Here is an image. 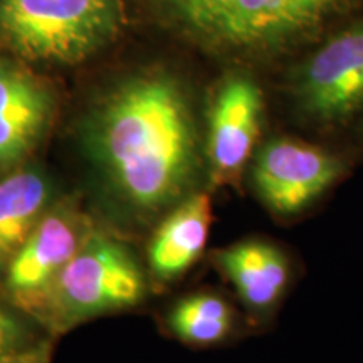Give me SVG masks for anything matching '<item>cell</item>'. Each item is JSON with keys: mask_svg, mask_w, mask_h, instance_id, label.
<instances>
[{"mask_svg": "<svg viewBox=\"0 0 363 363\" xmlns=\"http://www.w3.org/2000/svg\"><path fill=\"white\" fill-rule=\"evenodd\" d=\"M84 147L121 206L140 217L160 214L184 201L199 170L187 91L165 71L130 76L91 111Z\"/></svg>", "mask_w": 363, "mask_h": 363, "instance_id": "1", "label": "cell"}, {"mask_svg": "<svg viewBox=\"0 0 363 363\" xmlns=\"http://www.w3.org/2000/svg\"><path fill=\"white\" fill-rule=\"evenodd\" d=\"M185 34L214 49L272 52L308 38L353 0H155Z\"/></svg>", "mask_w": 363, "mask_h": 363, "instance_id": "2", "label": "cell"}, {"mask_svg": "<svg viewBox=\"0 0 363 363\" xmlns=\"http://www.w3.org/2000/svg\"><path fill=\"white\" fill-rule=\"evenodd\" d=\"M120 26V0H0V40L30 61L81 62Z\"/></svg>", "mask_w": 363, "mask_h": 363, "instance_id": "3", "label": "cell"}, {"mask_svg": "<svg viewBox=\"0 0 363 363\" xmlns=\"http://www.w3.org/2000/svg\"><path fill=\"white\" fill-rule=\"evenodd\" d=\"M142 271L118 240L89 230L78 252L49 286L35 310L48 313L45 323L65 331L104 313L142 301Z\"/></svg>", "mask_w": 363, "mask_h": 363, "instance_id": "4", "label": "cell"}, {"mask_svg": "<svg viewBox=\"0 0 363 363\" xmlns=\"http://www.w3.org/2000/svg\"><path fill=\"white\" fill-rule=\"evenodd\" d=\"M294 96L318 121H337L363 104V21L343 30L310 59L294 78Z\"/></svg>", "mask_w": 363, "mask_h": 363, "instance_id": "5", "label": "cell"}, {"mask_svg": "<svg viewBox=\"0 0 363 363\" xmlns=\"http://www.w3.org/2000/svg\"><path fill=\"white\" fill-rule=\"evenodd\" d=\"M340 162L298 140H272L257 155L252 179L261 201L279 216L301 212L337 180Z\"/></svg>", "mask_w": 363, "mask_h": 363, "instance_id": "6", "label": "cell"}, {"mask_svg": "<svg viewBox=\"0 0 363 363\" xmlns=\"http://www.w3.org/2000/svg\"><path fill=\"white\" fill-rule=\"evenodd\" d=\"M89 229L74 208H48L6 269V288L27 308L39 305L49 286L72 259Z\"/></svg>", "mask_w": 363, "mask_h": 363, "instance_id": "7", "label": "cell"}, {"mask_svg": "<svg viewBox=\"0 0 363 363\" xmlns=\"http://www.w3.org/2000/svg\"><path fill=\"white\" fill-rule=\"evenodd\" d=\"M262 93L244 74L229 76L208 113L207 157L212 177L229 182L242 170L261 131Z\"/></svg>", "mask_w": 363, "mask_h": 363, "instance_id": "8", "label": "cell"}, {"mask_svg": "<svg viewBox=\"0 0 363 363\" xmlns=\"http://www.w3.org/2000/svg\"><path fill=\"white\" fill-rule=\"evenodd\" d=\"M52 93L38 76L0 57V174L35 148L52 116Z\"/></svg>", "mask_w": 363, "mask_h": 363, "instance_id": "9", "label": "cell"}, {"mask_svg": "<svg viewBox=\"0 0 363 363\" xmlns=\"http://www.w3.org/2000/svg\"><path fill=\"white\" fill-rule=\"evenodd\" d=\"M212 224L207 194L185 197L158 227L150 244V266L160 279H174L197 261L206 247Z\"/></svg>", "mask_w": 363, "mask_h": 363, "instance_id": "10", "label": "cell"}, {"mask_svg": "<svg viewBox=\"0 0 363 363\" xmlns=\"http://www.w3.org/2000/svg\"><path fill=\"white\" fill-rule=\"evenodd\" d=\"M225 272L244 303L254 310H264L278 301L288 283L284 254L271 244L246 240L217 254Z\"/></svg>", "mask_w": 363, "mask_h": 363, "instance_id": "11", "label": "cell"}, {"mask_svg": "<svg viewBox=\"0 0 363 363\" xmlns=\"http://www.w3.org/2000/svg\"><path fill=\"white\" fill-rule=\"evenodd\" d=\"M51 187L43 172L21 169L0 180V276L49 208Z\"/></svg>", "mask_w": 363, "mask_h": 363, "instance_id": "12", "label": "cell"}, {"mask_svg": "<svg viewBox=\"0 0 363 363\" xmlns=\"http://www.w3.org/2000/svg\"><path fill=\"white\" fill-rule=\"evenodd\" d=\"M169 326L182 342L214 345L233 330V311L216 294H194L177 305L169 316Z\"/></svg>", "mask_w": 363, "mask_h": 363, "instance_id": "13", "label": "cell"}, {"mask_svg": "<svg viewBox=\"0 0 363 363\" xmlns=\"http://www.w3.org/2000/svg\"><path fill=\"white\" fill-rule=\"evenodd\" d=\"M35 343L39 342L24 318L16 315L11 308L0 301V358L19 353Z\"/></svg>", "mask_w": 363, "mask_h": 363, "instance_id": "14", "label": "cell"}, {"mask_svg": "<svg viewBox=\"0 0 363 363\" xmlns=\"http://www.w3.org/2000/svg\"><path fill=\"white\" fill-rule=\"evenodd\" d=\"M0 363H51V345L39 342L19 353L0 358Z\"/></svg>", "mask_w": 363, "mask_h": 363, "instance_id": "15", "label": "cell"}]
</instances>
